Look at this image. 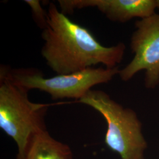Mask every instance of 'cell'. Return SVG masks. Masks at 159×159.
Instances as JSON below:
<instances>
[{
	"mask_svg": "<svg viewBox=\"0 0 159 159\" xmlns=\"http://www.w3.org/2000/svg\"><path fill=\"white\" fill-rule=\"evenodd\" d=\"M48 23L43 30L41 53L47 65L57 75L75 73L102 64L106 68L117 67L125 53V45L105 47L89 30L74 23L56 5L50 2Z\"/></svg>",
	"mask_w": 159,
	"mask_h": 159,
	"instance_id": "obj_1",
	"label": "cell"
},
{
	"mask_svg": "<svg viewBox=\"0 0 159 159\" xmlns=\"http://www.w3.org/2000/svg\"><path fill=\"white\" fill-rule=\"evenodd\" d=\"M28 92L0 70V127L16 143V159L23 158L34 137L47 130L45 117L49 105L31 102Z\"/></svg>",
	"mask_w": 159,
	"mask_h": 159,
	"instance_id": "obj_2",
	"label": "cell"
},
{
	"mask_svg": "<svg viewBox=\"0 0 159 159\" xmlns=\"http://www.w3.org/2000/svg\"><path fill=\"white\" fill-rule=\"evenodd\" d=\"M95 109L107 124L105 143L121 159H144L148 144L136 112L125 108L106 92L90 90L78 101Z\"/></svg>",
	"mask_w": 159,
	"mask_h": 159,
	"instance_id": "obj_3",
	"label": "cell"
},
{
	"mask_svg": "<svg viewBox=\"0 0 159 159\" xmlns=\"http://www.w3.org/2000/svg\"><path fill=\"white\" fill-rule=\"evenodd\" d=\"M0 70L12 81L30 90L37 89L51 96L53 100L74 98L78 101L94 85L107 83L119 73V67L114 68L90 67L68 74L44 77L35 68H15L1 66Z\"/></svg>",
	"mask_w": 159,
	"mask_h": 159,
	"instance_id": "obj_4",
	"label": "cell"
},
{
	"mask_svg": "<svg viewBox=\"0 0 159 159\" xmlns=\"http://www.w3.org/2000/svg\"><path fill=\"white\" fill-rule=\"evenodd\" d=\"M135 27L130 41L134 57L120 70L119 75L121 80L127 81L145 70V86L153 89L159 84V14L137 21Z\"/></svg>",
	"mask_w": 159,
	"mask_h": 159,
	"instance_id": "obj_5",
	"label": "cell"
},
{
	"mask_svg": "<svg viewBox=\"0 0 159 159\" xmlns=\"http://www.w3.org/2000/svg\"><path fill=\"white\" fill-rule=\"evenodd\" d=\"M61 11L94 7L114 22L125 23L134 18L143 19L155 14L156 0H59Z\"/></svg>",
	"mask_w": 159,
	"mask_h": 159,
	"instance_id": "obj_6",
	"label": "cell"
},
{
	"mask_svg": "<svg viewBox=\"0 0 159 159\" xmlns=\"http://www.w3.org/2000/svg\"><path fill=\"white\" fill-rule=\"evenodd\" d=\"M21 159H74L67 144L57 141L47 130L34 137Z\"/></svg>",
	"mask_w": 159,
	"mask_h": 159,
	"instance_id": "obj_7",
	"label": "cell"
},
{
	"mask_svg": "<svg viewBox=\"0 0 159 159\" xmlns=\"http://www.w3.org/2000/svg\"><path fill=\"white\" fill-rule=\"evenodd\" d=\"M24 2L30 7L34 21L40 29H46L48 23V12L41 5L39 0H24Z\"/></svg>",
	"mask_w": 159,
	"mask_h": 159,
	"instance_id": "obj_8",
	"label": "cell"
},
{
	"mask_svg": "<svg viewBox=\"0 0 159 159\" xmlns=\"http://www.w3.org/2000/svg\"><path fill=\"white\" fill-rule=\"evenodd\" d=\"M157 1V8L159 9V0H156Z\"/></svg>",
	"mask_w": 159,
	"mask_h": 159,
	"instance_id": "obj_9",
	"label": "cell"
}]
</instances>
